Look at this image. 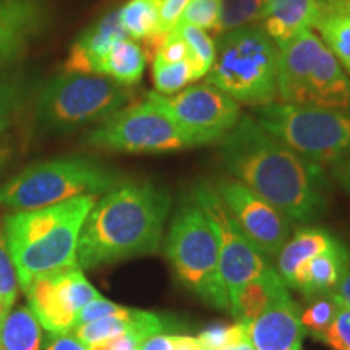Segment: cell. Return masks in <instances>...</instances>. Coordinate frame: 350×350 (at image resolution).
<instances>
[{"label":"cell","mask_w":350,"mask_h":350,"mask_svg":"<svg viewBox=\"0 0 350 350\" xmlns=\"http://www.w3.org/2000/svg\"><path fill=\"white\" fill-rule=\"evenodd\" d=\"M219 157L232 178L291 222L310 224L326 213L329 182L323 165L271 137L253 117H242L219 142Z\"/></svg>","instance_id":"1"},{"label":"cell","mask_w":350,"mask_h":350,"mask_svg":"<svg viewBox=\"0 0 350 350\" xmlns=\"http://www.w3.org/2000/svg\"><path fill=\"white\" fill-rule=\"evenodd\" d=\"M172 200L152 182H124L109 190L88 213L77 247L81 269L99 268L133 256L154 255Z\"/></svg>","instance_id":"2"},{"label":"cell","mask_w":350,"mask_h":350,"mask_svg":"<svg viewBox=\"0 0 350 350\" xmlns=\"http://www.w3.org/2000/svg\"><path fill=\"white\" fill-rule=\"evenodd\" d=\"M96 201V196L85 195L54 206L8 214L3 239L21 291L38 275L78 265V237Z\"/></svg>","instance_id":"3"},{"label":"cell","mask_w":350,"mask_h":350,"mask_svg":"<svg viewBox=\"0 0 350 350\" xmlns=\"http://www.w3.org/2000/svg\"><path fill=\"white\" fill-rule=\"evenodd\" d=\"M124 183L120 172L90 157H60L38 163L13 175L0 187V204L13 211H31L77 196L107 193Z\"/></svg>","instance_id":"4"},{"label":"cell","mask_w":350,"mask_h":350,"mask_svg":"<svg viewBox=\"0 0 350 350\" xmlns=\"http://www.w3.org/2000/svg\"><path fill=\"white\" fill-rule=\"evenodd\" d=\"M164 255L183 287L214 308L230 313L229 292L219 271L216 237L193 195L182 198L175 209Z\"/></svg>","instance_id":"5"},{"label":"cell","mask_w":350,"mask_h":350,"mask_svg":"<svg viewBox=\"0 0 350 350\" xmlns=\"http://www.w3.org/2000/svg\"><path fill=\"white\" fill-rule=\"evenodd\" d=\"M279 51L261 29L245 26L217 38L206 81L237 103L266 106L278 98Z\"/></svg>","instance_id":"6"},{"label":"cell","mask_w":350,"mask_h":350,"mask_svg":"<svg viewBox=\"0 0 350 350\" xmlns=\"http://www.w3.org/2000/svg\"><path fill=\"white\" fill-rule=\"evenodd\" d=\"M278 96L295 106L350 111V78L312 29L279 47Z\"/></svg>","instance_id":"7"},{"label":"cell","mask_w":350,"mask_h":350,"mask_svg":"<svg viewBox=\"0 0 350 350\" xmlns=\"http://www.w3.org/2000/svg\"><path fill=\"white\" fill-rule=\"evenodd\" d=\"M129 90L103 75L64 72L42 86L34 104V124L52 135L100 124L126 107Z\"/></svg>","instance_id":"8"},{"label":"cell","mask_w":350,"mask_h":350,"mask_svg":"<svg viewBox=\"0 0 350 350\" xmlns=\"http://www.w3.org/2000/svg\"><path fill=\"white\" fill-rule=\"evenodd\" d=\"M255 122L271 137L319 165L350 157V112L271 103L256 107Z\"/></svg>","instance_id":"9"},{"label":"cell","mask_w":350,"mask_h":350,"mask_svg":"<svg viewBox=\"0 0 350 350\" xmlns=\"http://www.w3.org/2000/svg\"><path fill=\"white\" fill-rule=\"evenodd\" d=\"M88 146L103 151L159 154L187 150L188 143L163 107L150 94L143 103L126 106L86 135Z\"/></svg>","instance_id":"10"},{"label":"cell","mask_w":350,"mask_h":350,"mask_svg":"<svg viewBox=\"0 0 350 350\" xmlns=\"http://www.w3.org/2000/svg\"><path fill=\"white\" fill-rule=\"evenodd\" d=\"M148 94L167 112L190 148L219 143L242 119L237 100L209 83L190 86L172 96L156 91Z\"/></svg>","instance_id":"11"},{"label":"cell","mask_w":350,"mask_h":350,"mask_svg":"<svg viewBox=\"0 0 350 350\" xmlns=\"http://www.w3.org/2000/svg\"><path fill=\"white\" fill-rule=\"evenodd\" d=\"M193 198L203 208L213 227L219 250V271L229 292V299L240 286L262 278L274 269L268 258L261 255L242 234L211 183L200 182L193 190Z\"/></svg>","instance_id":"12"},{"label":"cell","mask_w":350,"mask_h":350,"mask_svg":"<svg viewBox=\"0 0 350 350\" xmlns=\"http://www.w3.org/2000/svg\"><path fill=\"white\" fill-rule=\"evenodd\" d=\"M25 294L34 318L51 334L72 331L81 310L100 297L78 265L38 275Z\"/></svg>","instance_id":"13"},{"label":"cell","mask_w":350,"mask_h":350,"mask_svg":"<svg viewBox=\"0 0 350 350\" xmlns=\"http://www.w3.org/2000/svg\"><path fill=\"white\" fill-rule=\"evenodd\" d=\"M211 187L253 247L268 260H275L291 237L292 222L235 178L219 177Z\"/></svg>","instance_id":"14"},{"label":"cell","mask_w":350,"mask_h":350,"mask_svg":"<svg viewBox=\"0 0 350 350\" xmlns=\"http://www.w3.org/2000/svg\"><path fill=\"white\" fill-rule=\"evenodd\" d=\"M301 310L287 286L275 292L265 312L248 326L255 350H301L305 329Z\"/></svg>","instance_id":"15"},{"label":"cell","mask_w":350,"mask_h":350,"mask_svg":"<svg viewBox=\"0 0 350 350\" xmlns=\"http://www.w3.org/2000/svg\"><path fill=\"white\" fill-rule=\"evenodd\" d=\"M46 25L44 0H0V68L23 57Z\"/></svg>","instance_id":"16"},{"label":"cell","mask_w":350,"mask_h":350,"mask_svg":"<svg viewBox=\"0 0 350 350\" xmlns=\"http://www.w3.org/2000/svg\"><path fill=\"white\" fill-rule=\"evenodd\" d=\"M125 38H129V34L120 25L119 10L104 13L72 44L64 72L99 75L104 57L113 44Z\"/></svg>","instance_id":"17"},{"label":"cell","mask_w":350,"mask_h":350,"mask_svg":"<svg viewBox=\"0 0 350 350\" xmlns=\"http://www.w3.org/2000/svg\"><path fill=\"white\" fill-rule=\"evenodd\" d=\"M349 265L350 250L347 245L336 239L327 250L300 266L291 288L299 292L306 301L334 294Z\"/></svg>","instance_id":"18"},{"label":"cell","mask_w":350,"mask_h":350,"mask_svg":"<svg viewBox=\"0 0 350 350\" xmlns=\"http://www.w3.org/2000/svg\"><path fill=\"white\" fill-rule=\"evenodd\" d=\"M323 13L319 0H266L260 25L278 47L305 29L317 28Z\"/></svg>","instance_id":"19"},{"label":"cell","mask_w":350,"mask_h":350,"mask_svg":"<svg viewBox=\"0 0 350 350\" xmlns=\"http://www.w3.org/2000/svg\"><path fill=\"white\" fill-rule=\"evenodd\" d=\"M336 239L338 237L327 229L314 226L299 229L292 237H288L275 256V271L281 275L284 284L291 288L300 266L327 250Z\"/></svg>","instance_id":"20"},{"label":"cell","mask_w":350,"mask_h":350,"mask_svg":"<svg viewBox=\"0 0 350 350\" xmlns=\"http://www.w3.org/2000/svg\"><path fill=\"white\" fill-rule=\"evenodd\" d=\"M282 286H286V284H284L275 268L271 269L262 278L243 284L230 297V314L235 318V321L250 326L265 312L275 292Z\"/></svg>","instance_id":"21"},{"label":"cell","mask_w":350,"mask_h":350,"mask_svg":"<svg viewBox=\"0 0 350 350\" xmlns=\"http://www.w3.org/2000/svg\"><path fill=\"white\" fill-rule=\"evenodd\" d=\"M321 3L323 13L317 28L327 49L350 75V0Z\"/></svg>","instance_id":"22"},{"label":"cell","mask_w":350,"mask_h":350,"mask_svg":"<svg viewBox=\"0 0 350 350\" xmlns=\"http://www.w3.org/2000/svg\"><path fill=\"white\" fill-rule=\"evenodd\" d=\"M148 57L143 47L133 39L117 41L104 57L99 75L107 77L122 86H133L143 78Z\"/></svg>","instance_id":"23"},{"label":"cell","mask_w":350,"mask_h":350,"mask_svg":"<svg viewBox=\"0 0 350 350\" xmlns=\"http://www.w3.org/2000/svg\"><path fill=\"white\" fill-rule=\"evenodd\" d=\"M42 342L41 325L29 306L8 310L0 325V350H42Z\"/></svg>","instance_id":"24"},{"label":"cell","mask_w":350,"mask_h":350,"mask_svg":"<svg viewBox=\"0 0 350 350\" xmlns=\"http://www.w3.org/2000/svg\"><path fill=\"white\" fill-rule=\"evenodd\" d=\"M161 7L163 0H130L119 8L122 28L130 39L143 42L161 31Z\"/></svg>","instance_id":"25"},{"label":"cell","mask_w":350,"mask_h":350,"mask_svg":"<svg viewBox=\"0 0 350 350\" xmlns=\"http://www.w3.org/2000/svg\"><path fill=\"white\" fill-rule=\"evenodd\" d=\"M196 80H200V75L191 60L169 64L157 57L152 59V83H154L156 93L163 96L177 94L185 90L187 85Z\"/></svg>","instance_id":"26"},{"label":"cell","mask_w":350,"mask_h":350,"mask_svg":"<svg viewBox=\"0 0 350 350\" xmlns=\"http://www.w3.org/2000/svg\"><path fill=\"white\" fill-rule=\"evenodd\" d=\"M265 7L266 0H221L216 38L245 26L260 25Z\"/></svg>","instance_id":"27"},{"label":"cell","mask_w":350,"mask_h":350,"mask_svg":"<svg viewBox=\"0 0 350 350\" xmlns=\"http://www.w3.org/2000/svg\"><path fill=\"white\" fill-rule=\"evenodd\" d=\"M172 31L188 44L200 77H206L216 60V41L206 31L190 25H177Z\"/></svg>","instance_id":"28"},{"label":"cell","mask_w":350,"mask_h":350,"mask_svg":"<svg viewBox=\"0 0 350 350\" xmlns=\"http://www.w3.org/2000/svg\"><path fill=\"white\" fill-rule=\"evenodd\" d=\"M336 310H338V300L334 299L332 294L310 300L308 306L300 314L305 334H310L313 339L319 340L323 332L329 327L332 319H334Z\"/></svg>","instance_id":"29"},{"label":"cell","mask_w":350,"mask_h":350,"mask_svg":"<svg viewBox=\"0 0 350 350\" xmlns=\"http://www.w3.org/2000/svg\"><path fill=\"white\" fill-rule=\"evenodd\" d=\"M25 99V86L13 75L0 73V142L5 138Z\"/></svg>","instance_id":"30"},{"label":"cell","mask_w":350,"mask_h":350,"mask_svg":"<svg viewBox=\"0 0 350 350\" xmlns=\"http://www.w3.org/2000/svg\"><path fill=\"white\" fill-rule=\"evenodd\" d=\"M219 10H221V0H190L183 8L177 25L196 26L211 38H216Z\"/></svg>","instance_id":"31"},{"label":"cell","mask_w":350,"mask_h":350,"mask_svg":"<svg viewBox=\"0 0 350 350\" xmlns=\"http://www.w3.org/2000/svg\"><path fill=\"white\" fill-rule=\"evenodd\" d=\"M18 278L13 260L8 252L3 230L0 229V304L7 310H12L18 297Z\"/></svg>","instance_id":"32"},{"label":"cell","mask_w":350,"mask_h":350,"mask_svg":"<svg viewBox=\"0 0 350 350\" xmlns=\"http://www.w3.org/2000/svg\"><path fill=\"white\" fill-rule=\"evenodd\" d=\"M248 334H250V329H248V325H243V323L235 321L234 325L217 323V325H211L206 329L201 331L196 339L200 340L204 350H217Z\"/></svg>","instance_id":"33"},{"label":"cell","mask_w":350,"mask_h":350,"mask_svg":"<svg viewBox=\"0 0 350 350\" xmlns=\"http://www.w3.org/2000/svg\"><path fill=\"white\" fill-rule=\"evenodd\" d=\"M319 340L329 345L332 350H350V306L338 300L334 319Z\"/></svg>","instance_id":"34"},{"label":"cell","mask_w":350,"mask_h":350,"mask_svg":"<svg viewBox=\"0 0 350 350\" xmlns=\"http://www.w3.org/2000/svg\"><path fill=\"white\" fill-rule=\"evenodd\" d=\"M125 308H126V306L113 304V301L104 299V297L100 295L99 299L90 301V304H88L85 308L81 310L80 314H78V318H77L75 327L81 326V325H86V323L96 321V319H100L104 317H111V314L122 313Z\"/></svg>","instance_id":"35"},{"label":"cell","mask_w":350,"mask_h":350,"mask_svg":"<svg viewBox=\"0 0 350 350\" xmlns=\"http://www.w3.org/2000/svg\"><path fill=\"white\" fill-rule=\"evenodd\" d=\"M150 336L139 329H131L125 334L117 336V338L103 340V342L93 344L88 347V350H139L142 344Z\"/></svg>","instance_id":"36"},{"label":"cell","mask_w":350,"mask_h":350,"mask_svg":"<svg viewBox=\"0 0 350 350\" xmlns=\"http://www.w3.org/2000/svg\"><path fill=\"white\" fill-rule=\"evenodd\" d=\"M188 2L190 0H163V7H161V31H172Z\"/></svg>","instance_id":"37"},{"label":"cell","mask_w":350,"mask_h":350,"mask_svg":"<svg viewBox=\"0 0 350 350\" xmlns=\"http://www.w3.org/2000/svg\"><path fill=\"white\" fill-rule=\"evenodd\" d=\"M42 350H88V347L70 332H65V334H51V332H47L46 339L42 342Z\"/></svg>","instance_id":"38"},{"label":"cell","mask_w":350,"mask_h":350,"mask_svg":"<svg viewBox=\"0 0 350 350\" xmlns=\"http://www.w3.org/2000/svg\"><path fill=\"white\" fill-rule=\"evenodd\" d=\"M139 350H174V336L157 332L144 340Z\"/></svg>","instance_id":"39"},{"label":"cell","mask_w":350,"mask_h":350,"mask_svg":"<svg viewBox=\"0 0 350 350\" xmlns=\"http://www.w3.org/2000/svg\"><path fill=\"white\" fill-rule=\"evenodd\" d=\"M331 175L347 193H350V157L331 164Z\"/></svg>","instance_id":"40"},{"label":"cell","mask_w":350,"mask_h":350,"mask_svg":"<svg viewBox=\"0 0 350 350\" xmlns=\"http://www.w3.org/2000/svg\"><path fill=\"white\" fill-rule=\"evenodd\" d=\"M334 297L340 304L350 306V265L342 275V279H340L338 288L334 291Z\"/></svg>","instance_id":"41"},{"label":"cell","mask_w":350,"mask_h":350,"mask_svg":"<svg viewBox=\"0 0 350 350\" xmlns=\"http://www.w3.org/2000/svg\"><path fill=\"white\" fill-rule=\"evenodd\" d=\"M174 350H204L200 340L191 336H174Z\"/></svg>","instance_id":"42"},{"label":"cell","mask_w":350,"mask_h":350,"mask_svg":"<svg viewBox=\"0 0 350 350\" xmlns=\"http://www.w3.org/2000/svg\"><path fill=\"white\" fill-rule=\"evenodd\" d=\"M217 350H255V347H253L250 334H248V336H245V338L234 340V342L227 344V345H224V347H221Z\"/></svg>","instance_id":"43"},{"label":"cell","mask_w":350,"mask_h":350,"mask_svg":"<svg viewBox=\"0 0 350 350\" xmlns=\"http://www.w3.org/2000/svg\"><path fill=\"white\" fill-rule=\"evenodd\" d=\"M8 313V310L5 308V306H3L2 304H0V325H2V321H3V318H5V314Z\"/></svg>","instance_id":"44"},{"label":"cell","mask_w":350,"mask_h":350,"mask_svg":"<svg viewBox=\"0 0 350 350\" xmlns=\"http://www.w3.org/2000/svg\"><path fill=\"white\" fill-rule=\"evenodd\" d=\"M319 2H331V0H319Z\"/></svg>","instance_id":"45"}]
</instances>
